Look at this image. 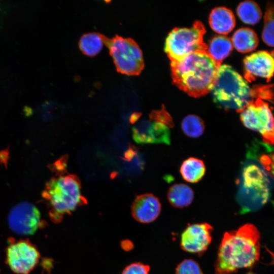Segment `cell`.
Segmentation results:
<instances>
[{"instance_id": "obj_1", "label": "cell", "mask_w": 274, "mask_h": 274, "mask_svg": "<svg viewBox=\"0 0 274 274\" xmlns=\"http://www.w3.org/2000/svg\"><path fill=\"white\" fill-rule=\"evenodd\" d=\"M260 238L259 230L250 223L225 232L215 264L216 274H231L253 266L260 257Z\"/></svg>"}, {"instance_id": "obj_2", "label": "cell", "mask_w": 274, "mask_h": 274, "mask_svg": "<svg viewBox=\"0 0 274 274\" xmlns=\"http://www.w3.org/2000/svg\"><path fill=\"white\" fill-rule=\"evenodd\" d=\"M219 65L207 51L190 54L178 61H170L173 82L180 90L195 98L211 92Z\"/></svg>"}, {"instance_id": "obj_3", "label": "cell", "mask_w": 274, "mask_h": 274, "mask_svg": "<svg viewBox=\"0 0 274 274\" xmlns=\"http://www.w3.org/2000/svg\"><path fill=\"white\" fill-rule=\"evenodd\" d=\"M81 189L79 178L75 175H64L63 172L46 183L42 197L53 223L61 222L64 216L71 215L78 207L87 203Z\"/></svg>"}, {"instance_id": "obj_4", "label": "cell", "mask_w": 274, "mask_h": 274, "mask_svg": "<svg viewBox=\"0 0 274 274\" xmlns=\"http://www.w3.org/2000/svg\"><path fill=\"white\" fill-rule=\"evenodd\" d=\"M215 101L225 109L238 113L255 98L254 91L231 66H219L211 91Z\"/></svg>"}, {"instance_id": "obj_5", "label": "cell", "mask_w": 274, "mask_h": 274, "mask_svg": "<svg viewBox=\"0 0 274 274\" xmlns=\"http://www.w3.org/2000/svg\"><path fill=\"white\" fill-rule=\"evenodd\" d=\"M206 28L203 23L195 21L189 27H176L168 33L165 43L164 51L170 61H180L188 55L208 50L203 41Z\"/></svg>"}, {"instance_id": "obj_6", "label": "cell", "mask_w": 274, "mask_h": 274, "mask_svg": "<svg viewBox=\"0 0 274 274\" xmlns=\"http://www.w3.org/2000/svg\"><path fill=\"white\" fill-rule=\"evenodd\" d=\"M242 175V187L245 191L239 198L242 212L257 210L268 199V180L262 169L254 164L246 166Z\"/></svg>"}, {"instance_id": "obj_7", "label": "cell", "mask_w": 274, "mask_h": 274, "mask_svg": "<svg viewBox=\"0 0 274 274\" xmlns=\"http://www.w3.org/2000/svg\"><path fill=\"white\" fill-rule=\"evenodd\" d=\"M105 45L118 72L129 76L141 73L144 67L143 54L133 39L116 35L112 39L107 38Z\"/></svg>"}, {"instance_id": "obj_8", "label": "cell", "mask_w": 274, "mask_h": 274, "mask_svg": "<svg viewBox=\"0 0 274 274\" xmlns=\"http://www.w3.org/2000/svg\"><path fill=\"white\" fill-rule=\"evenodd\" d=\"M247 128L259 133L266 144L273 143V119L268 104L260 98L250 101L239 113Z\"/></svg>"}, {"instance_id": "obj_9", "label": "cell", "mask_w": 274, "mask_h": 274, "mask_svg": "<svg viewBox=\"0 0 274 274\" xmlns=\"http://www.w3.org/2000/svg\"><path fill=\"white\" fill-rule=\"evenodd\" d=\"M40 258L36 246L27 239L10 238L6 250V263L17 274H28L36 266Z\"/></svg>"}, {"instance_id": "obj_10", "label": "cell", "mask_w": 274, "mask_h": 274, "mask_svg": "<svg viewBox=\"0 0 274 274\" xmlns=\"http://www.w3.org/2000/svg\"><path fill=\"white\" fill-rule=\"evenodd\" d=\"M8 222L13 232L22 235H32L46 225L38 208L27 202L19 203L11 209Z\"/></svg>"}, {"instance_id": "obj_11", "label": "cell", "mask_w": 274, "mask_h": 274, "mask_svg": "<svg viewBox=\"0 0 274 274\" xmlns=\"http://www.w3.org/2000/svg\"><path fill=\"white\" fill-rule=\"evenodd\" d=\"M169 127L166 124L156 121L142 120L132 127V136L139 144H170Z\"/></svg>"}, {"instance_id": "obj_12", "label": "cell", "mask_w": 274, "mask_h": 274, "mask_svg": "<svg viewBox=\"0 0 274 274\" xmlns=\"http://www.w3.org/2000/svg\"><path fill=\"white\" fill-rule=\"evenodd\" d=\"M212 230L213 227L207 223L188 226L181 234V248L189 253H203L211 242Z\"/></svg>"}, {"instance_id": "obj_13", "label": "cell", "mask_w": 274, "mask_h": 274, "mask_svg": "<svg viewBox=\"0 0 274 274\" xmlns=\"http://www.w3.org/2000/svg\"><path fill=\"white\" fill-rule=\"evenodd\" d=\"M244 77L248 82L255 80L256 77L266 79L272 77L274 60L272 53L259 51L246 56L244 60Z\"/></svg>"}, {"instance_id": "obj_14", "label": "cell", "mask_w": 274, "mask_h": 274, "mask_svg": "<svg viewBox=\"0 0 274 274\" xmlns=\"http://www.w3.org/2000/svg\"><path fill=\"white\" fill-rule=\"evenodd\" d=\"M161 209V203L156 196L152 193L138 195L131 206L132 217L138 222L147 224L155 220Z\"/></svg>"}, {"instance_id": "obj_15", "label": "cell", "mask_w": 274, "mask_h": 274, "mask_svg": "<svg viewBox=\"0 0 274 274\" xmlns=\"http://www.w3.org/2000/svg\"><path fill=\"white\" fill-rule=\"evenodd\" d=\"M209 22L214 31L219 34L226 35L234 27L235 18L231 10L224 7H219L212 10Z\"/></svg>"}, {"instance_id": "obj_16", "label": "cell", "mask_w": 274, "mask_h": 274, "mask_svg": "<svg viewBox=\"0 0 274 274\" xmlns=\"http://www.w3.org/2000/svg\"><path fill=\"white\" fill-rule=\"evenodd\" d=\"M231 39L236 50L243 53L255 50L259 43L258 38L255 31L248 27L237 29Z\"/></svg>"}, {"instance_id": "obj_17", "label": "cell", "mask_w": 274, "mask_h": 274, "mask_svg": "<svg viewBox=\"0 0 274 274\" xmlns=\"http://www.w3.org/2000/svg\"><path fill=\"white\" fill-rule=\"evenodd\" d=\"M232 49L230 38L225 36H218L211 41L207 52L213 60L221 65L222 61L229 55Z\"/></svg>"}, {"instance_id": "obj_18", "label": "cell", "mask_w": 274, "mask_h": 274, "mask_svg": "<svg viewBox=\"0 0 274 274\" xmlns=\"http://www.w3.org/2000/svg\"><path fill=\"white\" fill-rule=\"evenodd\" d=\"M194 198L192 189L184 184H175L167 192V198L171 205L175 208H182L190 205Z\"/></svg>"}, {"instance_id": "obj_19", "label": "cell", "mask_w": 274, "mask_h": 274, "mask_svg": "<svg viewBox=\"0 0 274 274\" xmlns=\"http://www.w3.org/2000/svg\"><path fill=\"white\" fill-rule=\"evenodd\" d=\"M107 39L106 36L98 32L85 33L79 40V46L84 54L94 56L101 50Z\"/></svg>"}, {"instance_id": "obj_20", "label": "cell", "mask_w": 274, "mask_h": 274, "mask_svg": "<svg viewBox=\"0 0 274 274\" xmlns=\"http://www.w3.org/2000/svg\"><path fill=\"white\" fill-rule=\"evenodd\" d=\"M206 172L203 162L198 158L190 157L181 165L180 173L183 179L190 183H196L203 177Z\"/></svg>"}, {"instance_id": "obj_21", "label": "cell", "mask_w": 274, "mask_h": 274, "mask_svg": "<svg viewBox=\"0 0 274 274\" xmlns=\"http://www.w3.org/2000/svg\"><path fill=\"white\" fill-rule=\"evenodd\" d=\"M236 12L243 22L252 25L257 23L262 14L259 5L249 0L241 2L237 7Z\"/></svg>"}, {"instance_id": "obj_22", "label": "cell", "mask_w": 274, "mask_h": 274, "mask_svg": "<svg viewBox=\"0 0 274 274\" xmlns=\"http://www.w3.org/2000/svg\"><path fill=\"white\" fill-rule=\"evenodd\" d=\"M181 127L186 135L193 138L201 136L204 130L203 120L195 115L186 116L182 120Z\"/></svg>"}, {"instance_id": "obj_23", "label": "cell", "mask_w": 274, "mask_h": 274, "mask_svg": "<svg viewBox=\"0 0 274 274\" xmlns=\"http://www.w3.org/2000/svg\"><path fill=\"white\" fill-rule=\"evenodd\" d=\"M264 25L262 31V38L268 46H273V7L272 4L268 3L264 15Z\"/></svg>"}, {"instance_id": "obj_24", "label": "cell", "mask_w": 274, "mask_h": 274, "mask_svg": "<svg viewBox=\"0 0 274 274\" xmlns=\"http://www.w3.org/2000/svg\"><path fill=\"white\" fill-rule=\"evenodd\" d=\"M176 274H203L198 264L192 259H185L177 267Z\"/></svg>"}, {"instance_id": "obj_25", "label": "cell", "mask_w": 274, "mask_h": 274, "mask_svg": "<svg viewBox=\"0 0 274 274\" xmlns=\"http://www.w3.org/2000/svg\"><path fill=\"white\" fill-rule=\"evenodd\" d=\"M150 120L163 123L167 125L169 128L174 127L172 117L165 110L164 106L161 110H153L149 114Z\"/></svg>"}, {"instance_id": "obj_26", "label": "cell", "mask_w": 274, "mask_h": 274, "mask_svg": "<svg viewBox=\"0 0 274 274\" xmlns=\"http://www.w3.org/2000/svg\"><path fill=\"white\" fill-rule=\"evenodd\" d=\"M150 267L141 262L132 263L123 269L122 274H149Z\"/></svg>"}, {"instance_id": "obj_27", "label": "cell", "mask_w": 274, "mask_h": 274, "mask_svg": "<svg viewBox=\"0 0 274 274\" xmlns=\"http://www.w3.org/2000/svg\"><path fill=\"white\" fill-rule=\"evenodd\" d=\"M246 274H255V273H253L252 272H249L247 273Z\"/></svg>"}]
</instances>
